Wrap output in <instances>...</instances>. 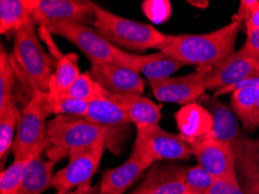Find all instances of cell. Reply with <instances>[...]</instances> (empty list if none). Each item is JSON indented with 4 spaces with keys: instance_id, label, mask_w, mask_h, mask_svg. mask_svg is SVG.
<instances>
[{
    "instance_id": "cell-1",
    "label": "cell",
    "mask_w": 259,
    "mask_h": 194,
    "mask_svg": "<svg viewBox=\"0 0 259 194\" xmlns=\"http://www.w3.org/2000/svg\"><path fill=\"white\" fill-rule=\"evenodd\" d=\"M243 22L233 17L231 22L206 34H166L156 50L184 63L211 69L235 53L237 35Z\"/></svg>"
},
{
    "instance_id": "cell-2",
    "label": "cell",
    "mask_w": 259,
    "mask_h": 194,
    "mask_svg": "<svg viewBox=\"0 0 259 194\" xmlns=\"http://www.w3.org/2000/svg\"><path fill=\"white\" fill-rule=\"evenodd\" d=\"M35 26L30 23L15 31L11 54L14 72L18 81L28 90L29 98L36 91L48 92L53 68L57 63L42 47Z\"/></svg>"
},
{
    "instance_id": "cell-3",
    "label": "cell",
    "mask_w": 259,
    "mask_h": 194,
    "mask_svg": "<svg viewBox=\"0 0 259 194\" xmlns=\"http://www.w3.org/2000/svg\"><path fill=\"white\" fill-rule=\"evenodd\" d=\"M115 133L104 128L85 118L78 117H55L48 122L46 153L48 160L60 162L62 158L69 157L74 150H79L96 145L101 142L112 141Z\"/></svg>"
},
{
    "instance_id": "cell-4",
    "label": "cell",
    "mask_w": 259,
    "mask_h": 194,
    "mask_svg": "<svg viewBox=\"0 0 259 194\" xmlns=\"http://www.w3.org/2000/svg\"><path fill=\"white\" fill-rule=\"evenodd\" d=\"M93 26L112 46L140 54L147 49H157L166 36L152 25L120 17L99 5L96 7Z\"/></svg>"
},
{
    "instance_id": "cell-5",
    "label": "cell",
    "mask_w": 259,
    "mask_h": 194,
    "mask_svg": "<svg viewBox=\"0 0 259 194\" xmlns=\"http://www.w3.org/2000/svg\"><path fill=\"white\" fill-rule=\"evenodd\" d=\"M47 92L36 91L28 98L21 110L17 136L12 149L14 158H26L36 152H45L47 142L46 119L49 117L46 108Z\"/></svg>"
},
{
    "instance_id": "cell-6",
    "label": "cell",
    "mask_w": 259,
    "mask_h": 194,
    "mask_svg": "<svg viewBox=\"0 0 259 194\" xmlns=\"http://www.w3.org/2000/svg\"><path fill=\"white\" fill-rule=\"evenodd\" d=\"M133 148L151 162L187 161L193 156L191 146L179 135L166 132L159 125L136 130V140Z\"/></svg>"
},
{
    "instance_id": "cell-7",
    "label": "cell",
    "mask_w": 259,
    "mask_h": 194,
    "mask_svg": "<svg viewBox=\"0 0 259 194\" xmlns=\"http://www.w3.org/2000/svg\"><path fill=\"white\" fill-rule=\"evenodd\" d=\"M107 145V142H101L70 153L68 164L55 173L54 187L56 191L68 192L86 183H91L93 176L98 172Z\"/></svg>"
},
{
    "instance_id": "cell-8",
    "label": "cell",
    "mask_w": 259,
    "mask_h": 194,
    "mask_svg": "<svg viewBox=\"0 0 259 194\" xmlns=\"http://www.w3.org/2000/svg\"><path fill=\"white\" fill-rule=\"evenodd\" d=\"M97 4L86 0H36L35 25L48 28L61 23L94 22Z\"/></svg>"
},
{
    "instance_id": "cell-9",
    "label": "cell",
    "mask_w": 259,
    "mask_h": 194,
    "mask_svg": "<svg viewBox=\"0 0 259 194\" xmlns=\"http://www.w3.org/2000/svg\"><path fill=\"white\" fill-rule=\"evenodd\" d=\"M53 35L68 40L76 46L90 63H115V47L84 23H61L48 27Z\"/></svg>"
},
{
    "instance_id": "cell-10",
    "label": "cell",
    "mask_w": 259,
    "mask_h": 194,
    "mask_svg": "<svg viewBox=\"0 0 259 194\" xmlns=\"http://www.w3.org/2000/svg\"><path fill=\"white\" fill-rule=\"evenodd\" d=\"M210 69L198 68L194 72L180 77H168L160 81H148V84L160 102L187 105L197 102L206 94L205 76Z\"/></svg>"
},
{
    "instance_id": "cell-11",
    "label": "cell",
    "mask_w": 259,
    "mask_h": 194,
    "mask_svg": "<svg viewBox=\"0 0 259 194\" xmlns=\"http://www.w3.org/2000/svg\"><path fill=\"white\" fill-rule=\"evenodd\" d=\"M187 144L198 164L213 178L237 177L236 158L231 144L218 140L213 134Z\"/></svg>"
},
{
    "instance_id": "cell-12",
    "label": "cell",
    "mask_w": 259,
    "mask_h": 194,
    "mask_svg": "<svg viewBox=\"0 0 259 194\" xmlns=\"http://www.w3.org/2000/svg\"><path fill=\"white\" fill-rule=\"evenodd\" d=\"M259 76V56L241 48L213 66L205 76L207 90L218 91L228 88L245 78Z\"/></svg>"
},
{
    "instance_id": "cell-13",
    "label": "cell",
    "mask_w": 259,
    "mask_h": 194,
    "mask_svg": "<svg viewBox=\"0 0 259 194\" xmlns=\"http://www.w3.org/2000/svg\"><path fill=\"white\" fill-rule=\"evenodd\" d=\"M115 63L142 74L148 81H160L171 77L180 68L185 66L182 62L167 56L162 51L154 54H131L115 47Z\"/></svg>"
},
{
    "instance_id": "cell-14",
    "label": "cell",
    "mask_w": 259,
    "mask_h": 194,
    "mask_svg": "<svg viewBox=\"0 0 259 194\" xmlns=\"http://www.w3.org/2000/svg\"><path fill=\"white\" fill-rule=\"evenodd\" d=\"M89 73L112 96H119V94L142 96L145 90V83L140 73L116 63H91Z\"/></svg>"
},
{
    "instance_id": "cell-15",
    "label": "cell",
    "mask_w": 259,
    "mask_h": 194,
    "mask_svg": "<svg viewBox=\"0 0 259 194\" xmlns=\"http://www.w3.org/2000/svg\"><path fill=\"white\" fill-rule=\"evenodd\" d=\"M154 165L142 153L133 148L129 158L116 168L103 173L98 186L100 194H123L135 184L145 171Z\"/></svg>"
},
{
    "instance_id": "cell-16",
    "label": "cell",
    "mask_w": 259,
    "mask_h": 194,
    "mask_svg": "<svg viewBox=\"0 0 259 194\" xmlns=\"http://www.w3.org/2000/svg\"><path fill=\"white\" fill-rule=\"evenodd\" d=\"M175 120L179 135L187 143L206 137L213 133V117L200 102H191L177 110Z\"/></svg>"
},
{
    "instance_id": "cell-17",
    "label": "cell",
    "mask_w": 259,
    "mask_h": 194,
    "mask_svg": "<svg viewBox=\"0 0 259 194\" xmlns=\"http://www.w3.org/2000/svg\"><path fill=\"white\" fill-rule=\"evenodd\" d=\"M199 102L209 110L213 117V136L218 140L234 145L242 140V130L231 106L220 100L218 97L203 96L199 99Z\"/></svg>"
},
{
    "instance_id": "cell-18",
    "label": "cell",
    "mask_w": 259,
    "mask_h": 194,
    "mask_svg": "<svg viewBox=\"0 0 259 194\" xmlns=\"http://www.w3.org/2000/svg\"><path fill=\"white\" fill-rule=\"evenodd\" d=\"M238 181L244 194H259V143L239 140L234 145Z\"/></svg>"
},
{
    "instance_id": "cell-19",
    "label": "cell",
    "mask_w": 259,
    "mask_h": 194,
    "mask_svg": "<svg viewBox=\"0 0 259 194\" xmlns=\"http://www.w3.org/2000/svg\"><path fill=\"white\" fill-rule=\"evenodd\" d=\"M129 194H193L175 171V164L156 163L148 170L144 180Z\"/></svg>"
},
{
    "instance_id": "cell-20",
    "label": "cell",
    "mask_w": 259,
    "mask_h": 194,
    "mask_svg": "<svg viewBox=\"0 0 259 194\" xmlns=\"http://www.w3.org/2000/svg\"><path fill=\"white\" fill-rule=\"evenodd\" d=\"M111 98L125 110L136 130L157 126L162 119V105L156 104L147 97L140 94H119Z\"/></svg>"
},
{
    "instance_id": "cell-21",
    "label": "cell",
    "mask_w": 259,
    "mask_h": 194,
    "mask_svg": "<svg viewBox=\"0 0 259 194\" xmlns=\"http://www.w3.org/2000/svg\"><path fill=\"white\" fill-rule=\"evenodd\" d=\"M56 164V162L43 157V152L31 156L23 168L19 193L42 194L50 187H54V169Z\"/></svg>"
},
{
    "instance_id": "cell-22",
    "label": "cell",
    "mask_w": 259,
    "mask_h": 194,
    "mask_svg": "<svg viewBox=\"0 0 259 194\" xmlns=\"http://www.w3.org/2000/svg\"><path fill=\"white\" fill-rule=\"evenodd\" d=\"M36 0H2L0 2V33H15L34 23Z\"/></svg>"
},
{
    "instance_id": "cell-23",
    "label": "cell",
    "mask_w": 259,
    "mask_h": 194,
    "mask_svg": "<svg viewBox=\"0 0 259 194\" xmlns=\"http://www.w3.org/2000/svg\"><path fill=\"white\" fill-rule=\"evenodd\" d=\"M85 119L104 128L111 129L115 134L119 129L131 125L125 110L112 98L90 102Z\"/></svg>"
},
{
    "instance_id": "cell-24",
    "label": "cell",
    "mask_w": 259,
    "mask_h": 194,
    "mask_svg": "<svg viewBox=\"0 0 259 194\" xmlns=\"http://www.w3.org/2000/svg\"><path fill=\"white\" fill-rule=\"evenodd\" d=\"M79 61L76 53L63 55L55 66V71L49 83L48 97L56 98L66 93L80 76Z\"/></svg>"
},
{
    "instance_id": "cell-25",
    "label": "cell",
    "mask_w": 259,
    "mask_h": 194,
    "mask_svg": "<svg viewBox=\"0 0 259 194\" xmlns=\"http://www.w3.org/2000/svg\"><path fill=\"white\" fill-rule=\"evenodd\" d=\"M21 118V110L17 101H13L4 112L0 113V161L2 166L9 157L13 149V144L17 136L19 122Z\"/></svg>"
},
{
    "instance_id": "cell-26",
    "label": "cell",
    "mask_w": 259,
    "mask_h": 194,
    "mask_svg": "<svg viewBox=\"0 0 259 194\" xmlns=\"http://www.w3.org/2000/svg\"><path fill=\"white\" fill-rule=\"evenodd\" d=\"M63 96L71 97L90 104V102L101 100V99H109L112 94L103 85H100L96 79L92 78L89 71H86V72L80 73L74 84Z\"/></svg>"
},
{
    "instance_id": "cell-27",
    "label": "cell",
    "mask_w": 259,
    "mask_h": 194,
    "mask_svg": "<svg viewBox=\"0 0 259 194\" xmlns=\"http://www.w3.org/2000/svg\"><path fill=\"white\" fill-rule=\"evenodd\" d=\"M18 78L11 62V54L4 49L0 50V113L15 100L14 86Z\"/></svg>"
},
{
    "instance_id": "cell-28",
    "label": "cell",
    "mask_w": 259,
    "mask_h": 194,
    "mask_svg": "<svg viewBox=\"0 0 259 194\" xmlns=\"http://www.w3.org/2000/svg\"><path fill=\"white\" fill-rule=\"evenodd\" d=\"M175 171L188 191L193 194H205L214 181V178L199 164L194 166L175 164Z\"/></svg>"
},
{
    "instance_id": "cell-29",
    "label": "cell",
    "mask_w": 259,
    "mask_h": 194,
    "mask_svg": "<svg viewBox=\"0 0 259 194\" xmlns=\"http://www.w3.org/2000/svg\"><path fill=\"white\" fill-rule=\"evenodd\" d=\"M46 108L49 115L85 118L88 114L89 102L68 96L49 98L47 93Z\"/></svg>"
},
{
    "instance_id": "cell-30",
    "label": "cell",
    "mask_w": 259,
    "mask_h": 194,
    "mask_svg": "<svg viewBox=\"0 0 259 194\" xmlns=\"http://www.w3.org/2000/svg\"><path fill=\"white\" fill-rule=\"evenodd\" d=\"M30 157L14 158L13 162L6 169L2 170V173H0V194H18L20 192L23 168Z\"/></svg>"
},
{
    "instance_id": "cell-31",
    "label": "cell",
    "mask_w": 259,
    "mask_h": 194,
    "mask_svg": "<svg viewBox=\"0 0 259 194\" xmlns=\"http://www.w3.org/2000/svg\"><path fill=\"white\" fill-rule=\"evenodd\" d=\"M259 99V88H245L231 93V108L242 121L248 120Z\"/></svg>"
},
{
    "instance_id": "cell-32",
    "label": "cell",
    "mask_w": 259,
    "mask_h": 194,
    "mask_svg": "<svg viewBox=\"0 0 259 194\" xmlns=\"http://www.w3.org/2000/svg\"><path fill=\"white\" fill-rule=\"evenodd\" d=\"M142 11L150 22L163 23L170 19L172 6L168 0H144Z\"/></svg>"
},
{
    "instance_id": "cell-33",
    "label": "cell",
    "mask_w": 259,
    "mask_h": 194,
    "mask_svg": "<svg viewBox=\"0 0 259 194\" xmlns=\"http://www.w3.org/2000/svg\"><path fill=\"white\" fill-rule=\"evenodd\" d=\"M205 194H244L238 177L214 178L210 187Z\"/></svg>"
},
{
    "instance_id": "cell-34",
    "label": "cell",
    "mask_w": 259,
    "mask_h": 194,
    "mask_svg": "<svg viewBox=\"0 0 259 194\" xmlns=\"http://www.w3.org/2000/svg\"><path fill=\"white\" fill-rule=\"evenodd\" d=\"M245 88H259V76L245 78V79H243V81L236 83V84L228 86V88L220 89L218 91H215V92L213 93V96L219 98V97L223 96V94L233 93L234 91L241 90V89H245Z\"/></svg>"
},
{
    "instance_id": "cell-35",
    "label": "cell",
    "mask_w": 259,
    "mask_h": 194,
    "mask_svg": "<svg viewBox=\"0 0 259 194\" xmlns=\"http://www.w3.org/2000/svg\"><path fill=\"white\" fill-rule=\"evenodd\" d=\"M242 48L251 54L259 56V29L246 33L245 43L243 45Z\"/></svg>"
},
{
    "instance_id": "cell-36",
    "label": "cell",
    "mask_w": 259,
    "mask_h": 194,
    "mask_svg": "<svg viewBox=\"0 0 259 194\" xmlns=\"http://www.w3.org/2000/svg\"><path fill=\"white\" fill-rule=\"evenodd\" d=\"M244 26H245V33L259 29V2L257 5L254 6L252 12H251L248 20L244 22Z\"/></svg>"
},
{
    "instance_id": "cell-37",
    "label": "cell",
    "mask_w": 259,
    "mask_h": 194,
    "mask_svg": "<svg viewBox=\"0 0 259 194\" xmlns=\"http://www.w3.org/2000/svg\"><path fill=\"white\" fill-rule=\"evenodd\" d=\"M243 127H244L246 130H252L259 127V99L256 106H254L252 113H251L250 117L248 118V120L243 124Z\"/></svg>"
},
{
    "instance_id": "cell-38",
    "label": "cell",
    "mask_w": 259,
    "mask_h": 194,
    "mask_svg": "<svg viewBox=\"0 0 259 194\" xmlns=\"http://www.w3.org/2000/svg\"><path fill=\"white\" fill-rule=\"evenodd\" d=\"M56 194H100V193H99V189L94 188L91 185V183H86L84 185L79 186V187L74 188L73 191L57 192Z\"/></svg>"
},
{
    "instance_id": "cell-39",
    "label": "cell",
    "mask_w": 259,
    "mask_h": 194,
    "mask_svg": "<svg viewBox=\"0 0 259 194\" xmlns=\"http://www.w3.org/2000/svg\"><path fill=\"white\" fill-rule=\"evenodd\" d=\"M191 5L200 7V9H205V7L208 6V2H188Z\"/></svg>"
},
{
    "instance_id": "cell-40",
    "label": "cell",
    "mask_w": 259,
    "mask_h": 194,
    "mask_svg": "<svg viewBox=\"0 0 259 194\" xmlns=\"http://www.w3.org/2000/svg\"><path fill=\"white\" fill-rule=\"evenodd\" d=\"M18 194H23V193H18Z\"/></svg>"
}]
</instances>
